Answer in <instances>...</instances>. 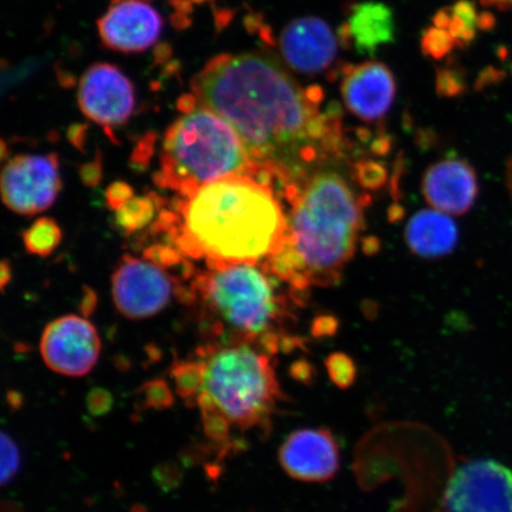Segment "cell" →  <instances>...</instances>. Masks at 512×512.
Wrapping results in <instances>:
<instances>
[{
    "label": "cell",
    "instance_id": "cell-15",
    "mask_svg": "<svg viewBox=\"0 0 512 512\" xmlns=\"http://www.w3.org/2000/svg\"><path fill=\"white\" fill-rule=\"evenodd\" d=\"M280 50L293 69L311 75L322 72L334 62L337 41L322 19L305 17L287 25L280 36Z\"/></svg>",
    "mask_w": 512,
    "mask_h": 512
},
{
    "label": "cell",
    "instance_id": "cell-23",
    "mask_svg": "<svg viewBox=\"0 0 512 512\" xmlns=\"http://www.w3.org/2000/svg\"><path fill=\"white\" fill-rule=\"evenodd\" d=\"M0 453H2V484L6 485L17 476L21 467V452L15 440L5 432L0 437Z\"/></svg>",
    "mask_w": 512,
    "mask_h": 512
},
{
    "label": "cell",
    "instance_id": "cell-28",
    "mask_svg": "<svg viewBox=\"0 0 512 512\" xmlns=\"http://www.w3.org/2000/svg\"><path fill=\"white\" fill-rule=\"evenodd\" d=\"M133 197V189L130 185L124 182H115L111 184L106 191L108 206L115 211L125 206V204L128 201H131Z\"/></svg>",
    "mask_w": 512,
    "mask_h": 512
},
{
    "label": "cell",
    "instance_id": "cell-12",
    "mask_svg": "<svg viewBox=\"0 0 512 512\" xmlns=\"http://www.w3.org/2000/svg\"><path fill=\"white\" fill-rule=\"evenodd\" d=\"M279 463L286 475L304 483H325L341 466V452L325 428H302L292 432L279 450Z\"/></svg>",
    "mask_w": 512,
    "mask_h": 512
},
{
    "label": "cell",
    "instance_id": "cell-1",
    "mask_svg": "<svg viewBox=\"0 0 512 512\" xmlns=\"http://www.w3.org/2000/svg\"><path fill=\"white\" fill-rule=\"evenodd\" d=\"M192 92L235 128L256 165L280 177H302L341 155V119L320 110L322 89L300 87L270 56L215 57L192 80Z\"/></svg>",
    "mask_w": 512,
    "mask_h": 512
},
{
    "label": "cell",
    "instance_id": "cell-5",
    "mask_svg": "<svg viewBox=\"0 0 512 512\" xmlns=\"http://www.w3.org/2000/svg\"><path fill=\"white\" fill-rule=\"evenodd\" d=\"M258 170L235 128L198 104L189 106L165 133L156 183L188 197L203 185Z\"/></svg>",
    "mask_w": 512,
    "mask_h": 512
},
{
    "label": "cell",
    "instance_id": "cell-17",
    "mask_svg": "<svg viewBox=\"0 0 512 512\" xmlns=\"http://www.w3.org/2000/svg\"><path fill=\"white\" fill-rule=\"evenodd\" d=\"M395 23L392 10L382 3H362L351 9L343 25L342 40L361 54H374L394 40Z\"/></svg>",
    "mask_w": 512,
    "mask_h": 512
},
{
    "label": "cell",
    "instance_id": "cell-22",
    "mask_svg": "<svg viewBox=\"0 0 512 512\" xmlns=\"http://www.w3.org/2000/svg\"><path fill=\"white\" fill-rule=\"evenodd\" d=\"M204 367L201 358L196 361H182L175 364L171 370L176 392L188 406L197 405V398L203 386Z\"/></svg>",
    "mask_w": 512,
    "mask_h": 512
},
{
    "label": "cell",
    "instance_id": "cell-26",
    "mask_svg": "<svg viewBox=\"0 0 512 512\" xmlns=\"http://www.w3.org/2000/svg\"><path fill=\"white\" fill-rule=\"evenodd\" d=\"M326 368H328L331 381L339 388H349L356 379L354 362L343 354L331 355L326 361Z\"/></svg>",
    "mask_w": 512,
    "mask_h": 512
},
{
    "label": "cell",
    "instance_id": "cell-14",
    "mask_svg": "<svg viewBox=\"0 0 512 512\" xmlns=\"http://www.w3.org/2000/svg\"><path fill=\"white\" fill-rule=\"evenodd\" d=\"M341 89L348 110L366 123H375L392 107L396 83L386 64L369 61L345 67Z\"/></svg>",
    "mask_w": 512,
    "mask_h": 512
},
{
    "label": "cell",
    "instance_id": "cell-21",
    "mask_svg": "<svg viewBox=\"0 0 512 512\" xmlns=\"http://www.w3.org/2000/svg\"><path fill=\"white\" fill-rule=\"evenodd\" d=\"M155 195L133 197L115 211V222L127 234L139 232L149 224L156 213Z\"/></svg>",
    "mask_w": 512,
    "mask_h": 512
},
{
    "label": "cell",
    "instance_id": "cell-27",
    "mask_svg": "<svg viewBox=\"0 0 512 512\" xmlns=\"http://www.w3.org/2000/svg\"><path fill=\"white\" fill-rule=\"evenodd\" d=\"M113 396L106 389L96 388L87 396L88 412L93 416L106 415L113 407Z\"/></svg>",
    "mask_w": 512,
    "mask_h": 512
},
{
    "label": "cell",
    "instance_id": "cell-4",
    "mask_svg": "<svg viewBox=\"0 0 512 512\" xmlns=\"http://www.w3.org/2000/svg\"><path fill=\"white\" fill-rule=\"evenodd\" d=\"M283 283L266 264L210 268L194 284L204 311L213 320L211 332L227 343L247 342L275 354L293 344L283 334L292 316Z\"/></svg>",
    "mask_w": 512,
    "mask_h": 512
},
{
    "label": "cell",
    "instance_id": "cell-25",
    "mask_svg": "<svg viewBox=\"0 0 512 512\" xmlns=\"http://www.w3.org/2000/svg\"><path fill=\"white\" fill-rule=\"evenodd\" d=\"M144 406L152 409L170 408L174 405V395H172L169 384L163 380H153L144 384L140 389Z\"/></svg>",
    "mask_w": 512,
    "mask_h": 512
},
{
    "label": "cell",
    "instance_id": "cell-20",
    "mask_svg": "<svg viewBox=\"0 0 512 512\" xmlns=\"http://www.w3.org/2000/svg\"><path fill=\"white\" fill-rule=\"evenodd\" d=\"M62 232L59 224L49 217L36 220L23 233L24 247L36 256H48L60 246Z\"/></svg>",
    "mask_w": 512,
    "mask_h": 512
},
{
    "label": "cell",
    "instance_id": "cell-3",
    "mask_svg": "<svg viewBox=\"0 0 512 512\" xmlns=\"http://www.w3.org/2000/svg\"><path fill=\"white\" fill-rule=\"evenodd\" d=\"M283 247L265 261L297 297L335 285L355 255L363 229L361 197L336 171H310L287 185Z\"/></svg>",
    "mask_w": 512,
    "mask_h": 512
},
{
    "label": "cell",
    "instance_id": "cell-2",
    "mask_svg": "<svg viewBox=\"0 0 512 512\" xmlns=\"http://www.w3.org/2000/svg\"><path fill=\"white\" fill-rule=\"evenodd\" d=\"M168 215L181 252L210 268L259 264L283 247L288 206L283 185L270 169L203 185Z\"/></svg>",
    "mask_w": 512,
    "mask_h": 512
},
{
    "label": "cell",
    "instance_id": "cell-11",
    "mask_svg": "<svg viewBox=\"0 0 512 512\" xmlns=\"http://www.w3.org/2000/svg\"><path fill=\"white\" fill-rule=\"evenodd\" d=\"M79 104L96 124L115 127L131 118L136 96L131 81L117 67L99 63L82 76Z\"/></svg>",
    "mask_w": 512,
    "mask_h": 512
},
{
    "label": "cell",
    "instance_id": "cell-18",
    "mask_svg": "<svg viewBox=\"0 0 512 512\" xmlns=\"http://www.w3.org/2000/svg\"><path fill=\"white\" fill-rule=\"evenodd\" d=\"M459 239L456 223L437 210H422L407 224L408 247L422 258H440L450 254Z\"/></svg>",
    "mask_w": 512,
    "mask_h": 512
},
{
    "label": "cell",
    "instance_id": "cell-24",
    "mask_svg": "<svg viewBox=\"0 0 512 512\" xmlns=\"http://www.w3.org/2000/svg\"><path fill=\"white\" fill-rule=\"evenodd\" d=\"M456 46L452 36L445 29L435 27V25L433 28L427 29L422 37V49L427 56L433 57V59H441Z\"/></svg>",
    "mask_w": 512,
    "mask_h": 512
},
{
    "label": "cell",
    "instance_id": "cell-31",
    "mask_svg": "<svg viewBox=\"0 0 512 512\" xmlns=\"http://www.w3.org/2000/svg\"><path fill=\"white\" fill-rule=\"evenodd\" d=\"M486 6H494L497 9H512V0H482Z\"/></svg>",
    "mask_w": 512,
    "mask_h": 512
},
{
    "label": "cell",
    "instance_id": "cell-10",
    "mask_svg": "<svg viewBox=\"0 0 512 512\" xmlns=\"http://www.w3.org/2000/svg\"><path fill=\"white\" fill-rule=\"evenodd\" d=\"M40 349L50 370L64 376L80 377L91 373L98 362L101 339L87 319L70 315L47 326Z\"/></svg>",
    "mask_w": 512,
    "mask_h": 512
},
{
    "label": "cell",
    "instance_id": "cell-9",
    "mask_svg": "<svg viewBox=\"0 0 512 512\" xmlns=\"http://www.w3.org/2000/svg\"><path fill=\"white\" fill-rule=\"evenodd\" d=\"M62 188L55 155H23L11 159L2 175L5 206L19 215H35L53 206Z\"/></svg>",
    "mask_w": 512,
    "mask_h": 512
},
{
    "label": "cell",
    "instance_id": "cell-16",
    "mask_svg": "<svg viewBox=\"0 0 512 512\" xmlns=\"http://www.w3.org/2000/svg\"><path fill=\"white\" fill-rule=\"evenodd\" d=\"M422 191L435 210L447 215H464L475 206L478 177L465 160H441L427 170Z\"/></svg>",
    "mask_w": 512,
    "mask_h": 512
},
{
    "label": "cell",
    "instance_id": "cell-32",
    "mask_svg": "<svg viewBox=\"0 0 512 512\" xmlns=\"http://www.w3.org/2000/svg\"><path fill=\"white\" fill-rule=\"evenodd\" d=\"M505 183H507V188L512 198V155L508 160L507 171H505Z\"/></svg>",
    "mask_w": 512,
    "mask_h": 512
},
{
    "label": "cell",
    "instance_id": "cell-19",
    "mask_svg": "<svg viewBox=\"0 0 512 512\" xmlns=\"http://www.w3.org/2000/svg\"><path fill=\"white\" fill-rule=\"evenodd\" d=\"M477 22L476 10L467 2H459L450 9L441 10L434 19L435 27L445 29L457 46H464L475 37Z\"/></svg>",
    "mask_w": 512,
    "mask_h": 512
},
{
    "label": "cell",
    "instance_id": "cell-8",
    "mask_svg": "<svg viewBox=\"0 0 512 512\" xmlns=\"http://www.w3.org/2000/svg\"><path fill=\"white\" fill-rule=\"evenodd\" d=\"M112 294L121 315L134 320L146 319L168 306L174 283L155 262L126 255L115 268Z\"/></svg>",
    "mask_w": 512,
    "mask_h": 512
},
{
    "label": "cell",
    "instance_id": "cell-30",
    "mask_svg": "<svg viewBox=\"0 0 512 512\" xmlns=\"http://www.w3.org/2000/svg\"><path fill=\"white\" fill-rule=\"evenodd\" d=\"M0 275H2V277H0V284H2V288L4 290L11 280V268L8 261H3L2 272H0Z\"/></svg>",
    "mask_w": 512,
    "mask_h": 512
},
{
    "label": "cell",
    "instance_id": "cell-29",
    "mask_svg": "<svg viewBox=\"0 0 512 512\" xmlns=\"http://www.w3.org/2000/svg\"><path fill=\"white\" fill-rule=\"evenodd\" d=\"M81 177L83 179V182H85L87 185H91V187H94V185L100 182V166L98 164L86 165L85 168H83L81 171Z\"/></svg>",
    "mask_w": 512,
    "mask_h": 512
},
{
    "label": "cell",
    "instance_id": "cell-6",
    "mask_svg": "<svg viewBox=\"0 0 512 512\" xmlns=\"http://www.w3.org/2000/svg\"><path fill=\"white\" fill-rule=\"evenodd\" d=\"M198 358L204 373L197 406L217 409L241 432L267 433L284 399L270 352L247 342L209 344Z\"/></svg>",
    "mask_w": 512,
    "mask_h": 512
},
{
    "label": "cell",
    "instance_id": "cell-13",
    "mask_svg": "<svg viewBox=\"0 0 512 512\" xmlns=\"http://www.w3.org/2000/svg\"><path fill=\"white\" fill-rule=\"evenodd\" d=\"M162 17L143 0H115L98 23L108 48L138 53L155 44L162 32Z\"/></svg>",
    "mask_w": 512,
    "mask_h": 512
},
{
    "label": "cell",
    "instance_id": "cell-7",
    "mask_svg": "<svg viewBox=\"0 0 512 512\" xmlns=\"http://www.w3.org/2000/svg\"><path fill=\"white\" fill-rule=\"evenodd\" d=\"M446 512H512V471L492 459L470 460L453 473Z\"/></svg>",
    "mask_w": 512,
    "mask_h": 512
}]
</instances>
